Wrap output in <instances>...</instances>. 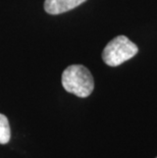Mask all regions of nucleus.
<instances>
[{"label": "nucleus", "instance_id": "nucleus-1", "mask_svg": "<svg viewBox=\"0 0 157 158\" xmlns=\"http://www.w3.org/2000/svg\"><path fill=\"white\" fill-rule=\"evenodd\" d=\"M61 84L66 92L76 96L86 98L94 90V79L86 66L82 64H72L62 73Z\"/></svg>", "mask_w": 157, "mask_h": 158}, {"label": "nucleus", "instance_id": "nucleus-2", "mask_svg": "<svg viewBox=\"0 0 157 158\" xmlns=\"http://www.w3.org/2000/svg\"><path fill=\"white\" fill-rule=\"evenodd\" d=\"M138 46L128 37L118 36L105 46L102 59L109 66H118L138 53Z\"/></svg>", "mask_w": 157, "mask_h": 158}, {"label": "nucleus", "instance_id": "nucleus-3", "mask_svg": "<svg viewBox=\"0 0 157 158\" xmlns=\"http://www.w3.org/2000/svg\"><path fill=\"white\" fill-rule=\"evenodd\" d=\"M87 0H45L44 9L49 15H55L78 7Z\"/></svg>", "mask_w": 157, "mask_h": 158}, {"label": "nucleus", "instance_id": "nucleus-4", "mask_svg": "<svg viewBox=\"0 0 157 158\" xmlns=\"http://www.w3.org/2000/svg\"><path fill=\"white\" fill-rule=\"evenodd\" d=\"M10 140V127L4 114L0 113V144H7Z\"/></svg>", "mask_w": 157, "mask_h": 158}, {"label": "nucleus", "instance_id": "nucleus-5", "mask_svg": "<svg viewBox=\"0 0 157 158\" xmlns=\"http://www.w3.org/2000/svg\"><path fill=\"white\" fill-rule=\"evenodd\" d=\"M156 158H157V157H156Z\"/></svg>", "mask_w": 157, "mask_h": 158}]
</instances>
